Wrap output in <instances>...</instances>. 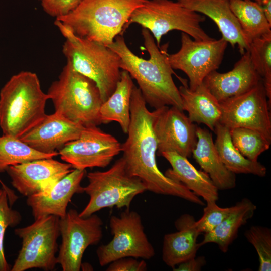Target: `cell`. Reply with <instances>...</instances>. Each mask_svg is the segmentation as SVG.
I'll use <instances>...</instances> for the list:
<instances>
[{
    "instance_id": "1",
    "label": "cell",
    "mask_w": 271,
    "mask_h": 271,
    "mask_svg": "<svg viewBox=\"0 0 271 271\" xmlns=\"http://www.w3.org/2000/svg\"><path fill=\"white\" fill-rule=\"evenodd\" d=\"M127 137L122 144V158L127 172L138 178L146 190L179 197L203 206L199 196L180 182L173 180L159 169L156 161L157 143L153 128V114L139 88L134 85L130 102V122Z\"/></svg>"
},
{
    "instance_id": "2",
    "label": "cell",
    "mask_w": 271,
    "mask_h": 271,
    "mask_svg": "<svg viewBox=\"0 0 271 271\" xmlns=\"http://www.w3.org/2000/svg\"><path fill=\"white\" fill-rule=\"evenodd\" d=\"M142 34L149 59L134 54L121 35L108 46L119 56L120 69L136 80L147 104L155 109L170 106L183 110L179 89L172 77L175 73L168 60L167 44L160 49L148 29L143 28Z\"/></svg>"
},
{
    "instance_id": "3",
    "label": "cell",
    "mask_w": 271,
    "mask_h": 271,
    "mask_svg": "<svg viewBox=\"0 0 271 271\" xmlns=\"http://www.w3.org/2000/svg\"><path fill=\"white\" fill-rule=\"evenodd\" d=\"M49 99L35 73L13 75L0 91V128L3 134L19 138L46 116Z\"/></svg>"
},
{
    "instance_id": "4",
    "label": "cell",
    "mask_w": 271,
    "mask_h": 271,
    "mask_svg": "<svg viewBox=\"0 0 271 271\" xmlns=\"http://www.w3.org/2000/svg\"><path fill=\"white\" fill-rule=\"evenodd\" d=\"M147 0H82L66 15L56 18L77 36L108 46L122 34L135 9Z\"/></svg>"
},
{
    "instance_id": "5",
    "label": "cell",
    "mask_w": 271,
    "mask_h": 271,
    "mask_svg": "<svg viewBox=\"0 0 271 271\" xmlns=\"http://www.w3.org/2000/svg\"><path fill=\"white\" fill-rule=\"evenodd\" d=\"M55 25L65 41L62 52L73 69L97 84L103 103L114 91L120 79V58L108 46L76 35L56 20Z\"/></svg>"
},
{
    "instance_id": "6",
    "label": "cell",
    "mask_w": 271,
    "mask_h": 271,
    "mask_svg": "<svg viewBox=\"0 0 271 271\" xmlns=\"http://www.w3.org/2000/svg\"><path fill=\"white\" fill-rule=\"evenodd\" d=\"M47 94L55 112L83 127L101 123L99 111L103 103L96 83L75 70L68 62Z\"/></svg>"
},
{
    "instance_id": "7",
    "label": "cell",
    "mask_w": 271,
    "mask_h": 271,
    "mask_svg": "<svg viewBox=\"0 0 271 271\" xmlns=\"http://www.w3.org/2000/svg\"><path fill=\"white\" fill-rule=\"evenodd\" d=\"M88 185L84 191L89 200L80 217L86 218L105 208L129 209L133 198L146 191L143 182L126 171L122 157L106 171L89 172Z\"/></svg>"
},
{
    "instance_id": "8",
    "label": "cell",
    "mask_w": 271,
    "mask_h": 271,
    "mask_svg": "<svg viewBox=\"0 0 271 271\" xmlns=\"http://www.w3.org/2000/svg\"><path fill=\"white\" fill-rule=\"evenodd\" d=\"M204 15L185 8L178 2L171 0H147L134 10L126 25L137 23L148 29L160 47L162 37L173 30L185 33L196 40H210L201 27Z\"/></svg>"
},
{
    "instance_id": "9",
    "label": "cell",
    "mask_w": 271,
    "mask_h": 271,
    "mask_svg": "<svg viewBox=\"0 0 271 271\" xmlns=\"http://www.w3.org/2000/svg\"><path fill=\"white\" fill-rule=\"evenodd\" d=\"M59 221L56 216L48 215L35 219L28 226L15 229V234L22 240V246L11 271L55 269L58 264Z\"/></svg>"
},
{
    "instance_id": "10",
    "label": "cell",
    "mask_w": 271,
    "mask_h": 271,
    "mask_svg": "<svg viewBox=\"0 0 271 271\" xmlns=\"http://www.w3.org/2000/svg\"><path fill=\"white\" fill-rule=\"evenodd\" d=\"M109 227L112 239L99 246L96 250L101 266L124 257L149 259L154 256V248L145 233L141 217L137 212L125 209L119 216H111Z\"/></svg>"
},
{
    "instance_id": "11",
    "label": "cell",
    "mask_w": 271,
    "mask_h": 271,
    "mask_svg": "<svg viewBox=\"0 0 271 271\" xmlns=\"http://www.w3.org/2000/svg\"><path fill=\"white\" fill-rule=\"evenodd\" d=\"M103 222L95 213L83 218L71 209L60 218L61 243L57 256L63 271H79L87 247L98 244L103 236Z\"/></svg>"
},
{
    "instance_id": "12",
    "label": "cell",
    "mask_w": 271,
    "mask_h": 271,
    "mask_svg": "<svg viewBox=\"0 0 271 271\" xmlns=\"http://www.w3.org/2000/svg\"><path fill=\"white\" fill-rule=\"evenodd\" d=\"M181 42L177 52L168 54V60L173 69L186 74L189 88L194 90L210 73L219 68L228 43L222 38L196 40L184 32L181 33Z\"/></svg>"
},
{
    "instance_id": "13",
    "label": "cell",
    "mask_w": 271,
    "mask_h": 271,
    "mask_svg": "<svg viewBox=\"0 0 271 271\" xmlns=\"http://www.w3.org/2000/svg\"><path fill=\"white\" fill-rule=\"evenodd\" d=\"M262 80L240 95L220 102L219 123L229 129L245 127L257 130L271 141L270 105Z\"/></svg>"
},
{
    "instance_id": "14",
    "label": "cell",
    "mask_w": 271,
    "mask_h": 271,
    "mask_svg": "<svg viewBox=\"0 0 271 271\" xmlns=\"http://www.w3.org/2000/svg\"><path fill=\"white\" fill-rule=\"evenodd\" d=\"M122 152V144L97 126L84 127L79 137L59 150L60 158L73 169L105 168Z\"/></svg>"
},
{
    "instance_id": "15",
    "label": "cell",
    "mask_w": 271,
    "mask_h": 271,
    "mask_svg": "<svg viewBox=\"0 0 271 271\" xmlns=\"http://www.w3.org/2000/svg\"><path fill=\"white\" fill-rule=\"evenodd\" d=\"M153 128L157 143V155L175 152L189 158L197 142V126L176 107L165 106L152 111Z\"/></svg>"
},
{
    "instance_id": "16",
    "label": "cell",
    "mask_w": 271,
    "mask_h": 271,
    "mask_svg": "<svg viewBox=\"0 0 271 271\" xmlns=\"http://www.w3.org/2000/svg\"><path fill=\"white\" fill-rule=\"evenodd\" d=\"M70 164L52 158L41 159L9 167L12 186L29 197L46 190L73 170Z\"/></svg>"
},
{
    "instance_id": "17",
    "label": "cell",
    "mask_w": 271,
    "mask_h": 271,
    "mask_svg": "<svg viewBox=\"0 0 271 271\" xmlns=\"http://www.w3.org/2000/svg\"><path fill=\"white\" fill-rule=\"evenodd\" d=\"M85 173V170L73 169L48 189L27 197L34 219L51 215L64 217L73 195L84 192L81 182Z\"/></svg>"
},
{
    "instance_id": "18",
    "label": "cell",
    "mask_w": 271,
    "mask_h": 271,
    "mask_svg": "<svg viewBox=\"0 0 271 271\" xmlns=\"http://www.w3.org/2000/svg\"><path fill=\"white\" fill-rule=\"evenodd\" d=\"M84 127L54 112L46 115L34 127L19 139L43 153H53L78 138Z\"/></svg>"
},
{
    "instance_id": "19",
    "label": "cell",
    "mask_w": 271,
    "mask_h": 271,
    "mask_svg": "<svg viewBox=\"0 0 271 271\" xmlns=\"http://www.w3.org/2000/svg\"><path fill=\"white\" fill-rule=\"evenodd\" d=\"M261 80L247 51L232 70L226 73L213 71L204 78L203 83L220 103L246 92Z\"/></svg>"
},
{
    "instance_id": "20",
    "label": "cell",
    "mask_w": 271,
    "mask_h": 271,
    "mask_svg": "<svg viewBox=\"0 0 271 271\" xmlns=\"http://www.w3.org/2000/svg\"><path fill=\"white\" fill-rule=\"evenodd\" d=\"M185 8L208 16L218 27L222 38L233 47L237 46L242 55L250 41L232 12L229 0H177Z\"/></svg>"
},
{
    "instance_id": "21",
    "label": "cell",
    "mask_w": 271,
    "mask_h": 271,
    "mask_svg": "<svg viewBox=\"0 0 271 271\" xmlns=\"http://www.w3.org/2000/svg\"><path fill=\"white\" fill-rule=\"evenodd\" d=\"M194 217L184 214L175 221L177 231L164 235L162 260L173 269L179 263L196 256L200 246L197 238L200 234L195 227Z\"/></svg>"
},
{
    "instance_id": "22",
    "label": "cell",
    "mask_w": 271,
    "mask_h": 271,
    "mask_svg": "<svg viewBox=\"0 0 271 271\" xmlns=\"http://www.w3.org/2000/svg\"><path fill=\"white\" fill-rule=\"evenodd\" d=\"M160 156L165 158L172 167L165 172L166 177L181 183L206 202L218 200L219 190L209 175L197 170L187 158L173 152H163Z\"/></svg>"
},
{
    "instance_id": "23",
    "label": "cell",
    "mask_w": 271,
    "mask_h": 271,
    "mask_svg": "<svg viewBox=\"0 0 271 271\" xmlns=\"http://www.w3.org/2000/svg\"><path fill=\"white\" fill-rule=\"evenodd\" d=\"M197 142L192 155L201 168L207 173L218 190L234 188L236 185L235 174L229 171L221 160L211 133L197 126Z\"/></svg>"
},
{
    "instance_id": "24",
    "label": "cell",
    "mask_w": 271,
    "mask_h": 271,
    "mask_svg": "<svg viewBox=\"0 0 271 271\" xmlns=\"http://www.w3.org/2000/svg\"><path fill=\"white\" fill-rule=\"evenodd\" d=\"M178 78L182 83L178 89L183 110L188 112V117L192 122L205 124L214 132L221 116L220 102L203 83L191 90L187 80Z\"/></svg>"
},
{
    "instance_id": "25",
    "label": "cell",
    "mask_w": 271,
    "mask_h": 271,
    "mask_svg": "<svg viewBox=\"0 0 271 271\" xmlns=\"http://www.w3.org/2000/svg\"><path fill=\"white\" fill-rule=\"evenodd\" d=\"M256 206L249 199L244 198L233 206V209L222 222L211 231L205 233L200 247L209 243L218 245L224 253L236 238L239 228L254 215Z\"/></svg>"
},
{
    "instance_id": "26",
    "label": "cell",
    "mask_w": 271,
    "mask_h": 271,
    "mask_svg": "<svg viewBox=\"0 0 271 271\" xmlns=\"http://www.w3.org/2000/svg\"><path fill=\"white\" fill-rule=\"evenodd\" d=\"M134 85L129 74L122 70L114 91L100 107L102 124L115 121L123 133L127 134L130 122V102Z\"/></svg>"
},
{
    "instance_id": "27",
    "label": "cell",
    "mask_w": 271,
    "mask_h": 271,
    "mask_svg": "<svg viewBox=\"0 0 271 271\" xmlns=\"http://www.w3.org/2000/svg\"><path fill=\"white\" fill-rule=\"evenodd\" d=\"M216 149L226 167L234 174H249L259 177L266 174V167L257 161H251L243 156L233 145L230 129L218 123L215 128Z\"/></svg>"
},
{
    "instance_id": "28",
    "label": "cell",
    "mask_w": 271,
    "mask_h": 271,
    "mask_svg": "<svg viewBox=\"0 0 271 271\" xmlns=\"http://www.w3.org/2000/svg\"><path fill=\"white\" fill-rule=\"evenodd\" d=\"M230 8L250 42L271 33L268 22L258 2L253 0H229Z\"/></svg>"
},
{
    "instance_id": "29",
    "label": "cell",
    "mask_w": 271,
    "mask_h": 271,
    "mask_svg": "<svg viewBox=\"0 0 271 271\" xmlns=\"http://www.w3.org/2000/svg\"><path fill=\"white\" fill-rule=\"evenodd\" d=\"M58 152L47 154L32 148L19 138L10 136H0V173L11 166L35 160L52 158Z\"/></svg>"
},
{
    "instance_id": "30",
    "label": "cell",
    "mask_w": 271,
    "mask_h": 271,
    "mask_svg": "<svg viewBox=\"0 0 271 271\" xmlns=\"http://www.w3.org/2000/svg\"><path fill=\"white\" fill-rule=\"evenodd\" d=\"M256 71L262 79L271 105V33L253 39L248 50Z\"/></svg>"
},
{
    "instance_id": "31",
    "label": "cell",
    "mask_w": 271,
    "mask_h": 271,
    "mask_svg": "<svg viewBox=\"0 0 271 271\" xmlns=\"http://www.w3.org/2000/svg\"><path fill=\"white\" fill-rule=\"evenodd\" d=\"M230 133L234 147L251 161H257L259 155L269 149L271 141L257 130L236 127L230 129Z\"/></svg>"
},
{
    "instance_id": "32",
    "label": "cell",
    "mask_w": 271,
    "mask_h": 271,
    "mask_svg": "<svg viewBox=\"0 0 271 271\" xmlns=\"http://www.w3.org/2000/svg\"><path fill=\"white\" fill-rule=\"evenodd\" d=\"M244 235L258 254L259 271L271 270V230L266 227L253 225L247 230Z\"/></svg>"
},
{
    "instance_id": "33",
    "label": "cell",
    "mask_w": 271,
    "mask_h": 271,
    "mask_svg": "<svg viewBox=\"0 0 271 271\" xmlns=\"http://www.w3.org/2000/svg\"><path fill=\"white\" fill-rule=\"evenodd\" d=\"M11 206L7 193L2 187L0 188V271L11 270L4 252V239L6 230L8 227L16 226L22 220L20 213L13 209Z\"/></svg>"
},
{
    "instance_id": "34",
    "label": "cell",
    "mask_w": 271,
    "mask_h": 271,
    "mask_svg": "<svg viewBox=\"0 0 271 271\" xmlns=\"http://www.w3.org/2000/svg\"><path fill=\"white\" fill-rule=\"evenodd\" d=\"M233 206L222 208L218 206L215 201L206 202L202 216L195 221V227L201 233H207L216 228L229 214Z\"/></svg>"
},
{
    "instance_id": "35",
    "label": "cell",
    "mask_w": 271,
    "mask_h": 271,
    "mask_svg": "<svg viewBox=\"0 0 271 271\" xmlns=\"http://www.w3.org/2000/svg\"><path fill=\"white\" fill-rule=\"evenodd\" d=\"M82 0H42L43 10L56 18L64 16L75 9Z\"/></svg>"
},
{
    "instance_id": "36",
    "label": "cell",
    "mask_w": 271,
    "mask_h": 271,
    "mask_svg": "<svg viewBox=\"0 0 271 271\" xmlns=\"http://www.w3.org/2000/svg\"><path fill=\"white\" fill-rule=\"evenodd\" d=\"M109 264L107 271H146L148 269L144 260L139 261L131 257L119 258Z\"/></svg>"
},
{
    "instance_id": "37",
    "label": "cell",
    "mask_w": 271,
    "mask_h": 271,
    "mask_svg": "<svg viewBox=\"0 0 271 271\" xmlns=\"http://www.w3.org/2000/svg\"><path fill=\"white\" fill-rule=\"evenodd\" d=\"M205 264V257L195 256L179 263L172 269L174 271H199Z\"/></svg>"
},
{
    "instance_id": "38",
    "label": "cell",
    "mask_w": 271,
    "mask_h": 271,
    "mask_svg": "<svg viewBox=\"0 0 271 271\" xmlns=\"http://www.w3.org/2000/svg\"><path fill=\"white\" fill-rule=\"evenodd\" d=\"M257 2L260 6L267 21L271 24V0H259Z\"/></svg>"
},
{
    "instance_id": "39",
    "label": "cell",
    "mask_w": 271,
    "mask_h": 271,
    "mask_svg": "<svg viewBox=\"0 0 271 271\" xmlns=\"http://www.w3.org/2000/svg\"><path fill=\"white\" fill-rule=\"evenodd\" d=\"M0 184L2 185V187L4 188L7 192L9 203L12 206L13 204L17 201L18 197L17 195L14 193L13 190L10 189L6 185H5L3 181L0 179Z\"/></svg>"
},
{
    "instance_id": "40",
    "label": "cell",
    "mask_w": 271,
    "mask_h": 271,
    "mask_svg": "<svg viewBox=\"0 0 271 271\" xmlns=\"http://www.w3.org/2000/svg\"><path fill=\"white\" fill-rule=\"evenodd\" d=\"M253 1H255L257 2V1H258L259 0H253Z\"/></svg>"
},
{
    "instance_id": "41",
    "label": "cell",
    "mask_w": 271,
    "mask_h": 271,
    "mask_svg": "<svg viewBox=\"0 0 271 271\" xmlns=\"http://www.w3.org/2000/svg\"><path fill=\"white\" fill-rule=\"evenodd\" d=\"M40 1H41L42 0H40Z\"/></svg>"
}]
</instances>
